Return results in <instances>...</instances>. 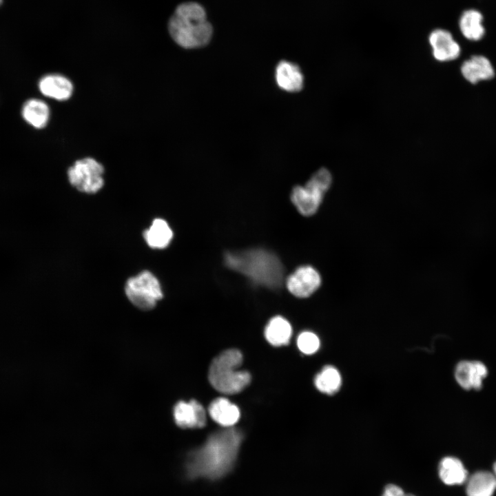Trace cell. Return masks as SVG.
Returning a JSON list of instances; mask_svg holds the SVG:
<instances>
[{
    "label": "cell",
    "mask_w": 496,
    "mask_h": 496,
    "mask_svg": "<svg viewBox=\"0 0 496 496\" xmlns=\"http://www.w3.org/2000/svg\"><path fill=\"white\" fill-rule=\"evenodd\" d=\"M104 168L96 160L87 157L76 161L68 170L70 184L79 192L94 194L104 185Z\"/></svg>",
    "instance_id": "52a82bcc"
},
{
    "label": "cell",
    "mask_w": 496,
    "mask_h": 496,
    "mask_svg": "<svg viewBox=\"0 0 496 496\" xmlns=\"http://www.w3.org/2000/svg\"><path fill=\"white\" fill-rule=\"evenodd\" d=\"M168 29L174 41L187 49L207 45L213 33L205 9L196 2L180 4L169 21Z\"/></svg>",
    "instance_id": "3957f363"
},
{
    "label": "cell",
    "mask_w": 496,
    "mask_h": 496,
    "mask_svg": "<svg viewBox=\"0 0 496 496\" xmlns=\"http://www.w3.org/2000/svg\"><path fill=\"white\" fill-rule=\"evenodd\" d=\"M3 0H0V5L2 3Z\"/></svg>",
    "instance_id": "484cf974"
},
{
    "label": "cell",
    "mask_w": 496,
    "mask_h": 496,
    "mask_svg": "<svg viewBox=\"0 0 496 496\" xmlns=\"http://www.w3.org/2000/svg\"><path fill=\"white\" fill-rule=\"evenodd\" d=\"M292 333L289 322L281 316L271 318L265 329V335L269 344L275 347L289 343Z\"/></svg>",
    "instance_id": "d6986e66"
},
{
    "label": "cell",
    "mask_w": 496,
    "mask_h": 496,
    "mask_svg": "<svg viewBox=\"0 0 496 496\" xmlns=\"http://www.w3.org/2000/svg\"><path fill=\"white\" fill-rule=\"evenodd\" d=\"M39 87L43 95L58 101L68 99L73 92L72 82L60 74L43 76L39 81Z\"/></svg>",
    "instance_id": "4fadbf2b"
},
{
    "label": "cell",
    "mask_w": 496,
    "mask_h": 496,
    "mask_svg": "<svg viewBox=\"0 0 496 496\" xmlns=\"http://www.w3.org/2000/svg\"><path fill=\"white\" fill-rule=\"evenodd\" d=\"M297 345L299 350L306 354L315 353L320 348V339L311 331H303L298 337Z\"/></svg>",
    "instance_id": "603a6c76"
},
{
    "label": "cell",
    "mask_w": 496,
    "mask_h": 496,
    "mask_svg": "<svg viewBox=\"0 0 496 496\" xmlns=\"http://www.w3.org/2000/svg\"><path fill=\"white\" fill-rule=\"evenodd\" d=\"M331 183L330 172L326 168L318 169L304 186L298 185L293 188L291 194L292 203L302 216L313 215L318 210Z\"/></svg>",
    "instance_id": "5b68a950"
},
{
    "label": "cell",
    "mask_w": 496,
    "mask_h": 496,
    "mask_svg": "<svg viewBox=\"0 0 496 496\" xmlns=\"http://www.w3.org/2000/svg\"><path fill=\"white\" fill-rule=\"evenodd\" d=\"M143 237L151 248L163 249L170 243L173 232L165 220L156 218L153 220L149 229L144 231Z\"/></svg>",
    "instance_id": "ac0fdd59"
},
{
    "label": "cell",
    "mask_w": 496,
    "mask_h": 496,
    "mask_svg": "<svg viewBox=\"0 0 496 496\" xmlns=\"http://www.w3.org/2000/svg\"><path fill=\"white\" fill-rule=\"evenodd\" d=\"M461 72L464 77L471 83L490 79L495 75L494 69L489 60L479 55L473 56L465 61L461 67Z\"/></svg>",
    "instance_id": "9a60e30c"
},
{
    "label": "cell",
    "mask_w": 496,
    "mask_h": 496,
    "mask_svg": "<svg viewBox=\"0 0 496 496\" xmlns=\"http://www.w3.org/2000/svg\"><path fill=\"white\" fill-rule=\"evenodd\" d=\"M428 41L434 58L439 61H448L457 59L460 54V47L454 40L451 33L444 29L431 32Z\"/></svg>",
    "instance_id": "8fae6325"
},
{
    "label": "cell",
    "mask_w": 496,
    "mask_h": 496,
    "mask_svg": "<svg viewBox=\"0 0 496 496\" xmlns=\"http://www.w3.org/2000/svg\"><path fill=\"white\" fill-rule=\"evenodd\" d=\"M438 473L447 485L462 484L467 480V471L462 462L455 457H445L440 461Z\"/></svg>",
    "instance_id": "2e32d148"
},
{
    "label": "cell",
    "mask_w": 496,
    "mask_h": 496,
    "mask_svg": "<svg viewBox=\"0 0 496 496\" xmlns=\"http://www.w3.org/2000/svg\"><path fill=\"white\" fill-rule=\"evenodd\" d=\"M275 79L280 88L289 92L301 90L304 76L299 66L288 61H280L276 67Z\"/></svg>",
    "instance_id": "7c38bea8"
},
{
    "label": "cell",
    "mask_w": 496,
    "mask_h": 496,
    "mask_svg": "<svg viewBox=\"0 0 496 496\" xmlns=\"http://www.w3.org/2000/svg\"><path fill=\"white\" fill-rule=\"evenodd\" d=\"M321 276L311 266L298 268L287 280V287L294 296L307 298L313 294L321 285Z\"/></svg>",
    "instance_id": "ba28073f"
},
{
    "label": "cell",
    "mask_w": 496,
    "mask_h": 496,
    "mask_svg": "<svg viewBox=\"0 0 496 496\" xmlns=\"http://www.w3.org/2000/svg\"><path fill=\"white\" fill-rule=\"evenodd\" d=\"M208 411L211 419L224 428L233 427L240 415L238 406L225 397L214 400Z\"/></svg>",
    "instance_id": "5bb4252c"
},
{
    "label": "cell",
    "mask_w": 496,
    "mask_h": 496,
    "mask_svg": "<svg viewBox=\"0 0 496 496\" xmlns=\"http://www.w3.org/2000/svg\"><path fill=\"white\" fill-rule=\"evenodd\" d=\"M493 471H494V474H495V476H496V462L494 464Z\"/></svg>",
    "instance_id": "d4e9b609"
},
{
    "label": "cell",
    "mask_w": 496,
    "mask_h": 496,
    "mask_svg": "<svg viewBox=\"0 0 496 496\" xmlns=\"http://www.w3.org/2000/svg\"><path fill=\"white\" fill-rule=\"evenodd\" d=\"M382 496H415L406 493L400 487L395 484H388L382 493Z\"/></svg>",
    "instance_id": "cb8c5ba5"
},
{
    "label": "cell",
    "mask_w": 496,
    "mask_h": 496,
    "mask_svg": "<svg viewBox=\"0 0 496 496\" xmlns=\"http://www.w3.org/2000/svg\"><path fill=\"white\" fill-rule=\"evenodd\" d=\"M482 14L474 9L464 11L459 21V29L466 39L473 41L481 39L485 30L482 25Z\"/></svg>",
    "instance_id": "ffe728a7"
},
{
    "label": "cell",
    "mask_w": 496,
    "mask_h": 496,
    "mask_svg": "<svg viewBox=\"0 0 496 496\" xmlns=\"http://www.w3.org/2000/svg\"><path fill=\"white\" fill-rule=\"evenodd\" d=\"M173 417L176 424L181 428H199L205 426L206 412L197 401L178 402L173 409Z\"/></svg>",
    "instance_id": "9c48e42d"
},
{
    "label": "cell",
    "mask_w": 496,
    "mask_h": 496,
    "mask_svg": "<svg viewBox=\"0 0 496 496\" xmlns=\"http://www.w3.org/2000/svg\"><path fill=\"white\" fill-rule=\"evenodd\" d=\"M225 265L251 282L270 289L280 287L284 269L279 258L263 249H251L227 251L224 255Z\"/></svg>",
    "instance_id": "7a4b0ae2"
},
{
    "label": "cell",
    "mask_w": 496,
    "mask_h": 496,
    "mask_svg": "<svg viewBox=\"0 0 496 496\" xmlns=\"http://www.w3.org/2000/svg\"><path fill=\"white\" fill-rule=\"evenodd\" d=\"M22 116L25 121L32 126L36 128H43L48 122L50 109L43 101L30 99L23 106Z\"/></svg>",
    "instance_id": "44dd1931"
},
{
    "label": "cell",
    "mask_w": 496,
    "mask_h": 496,
    "mask_svg": "<svg viewBox=\"0 0 496 496\" xmlns=\"http://www.w3.org/2000/svg\"><path fill=\"white\" fill-rule=\"evenodd\" d=\"M316 389L327 395L338 392L342 386V376L333 366H324L314 378Z\"/></svg>",
    "instance_id": "7402d4cb"
},
{
    "label": "cell",
    "mask_w": 496,
    "mask_h": 496,
    "mask_svg": "<svg viewBox=\"0 0 496 496\" xmlns=\"http://www.w3.org/2000/svg\"><path fill=\"white\" fill-rule=\"evenodd\" d=\"M496 490V476L488 471L473 474L466 484L467 496H493Z\"/></svg>",
    "instance_id": "e0dca14e"
},
{
    "label": "cell",
    "mask_w": 496,
    "mask_h": 496,
    "mask_svg": "<svg viewBox=\"0 0 496 496\" xmlns=\"http://www.w3.org/2000/svg\"><path fill=\"white\" fill-rule=\"evenodd\" d=\"M242 439L241 431L234 427L211 434L201 446L188 453L185 462L187 477L216 480L225 476L234 466Z\"/></svg>",
    "instance_id": "6da1fadb"
},
{
    "label": "cell",
    "mask_w": 496,
    "mask_h": 496,
    "mask_svg": "<svg viewBox=\"0 0 496 496\" xmlns=\"http://www.w3.org/2000/svg\"><path fill=\"white\" fill-rule=\"evenodd\" d=\"M242 355L240 351L231 349L224 351L211 362L208 378L211 385L224 394H236L242 391L250 382L247 371H237Z\"/></svg>",
    "instance_id": "277c9868"
},
{
    "label": "cell",
    "mask_w": 496,
    "mask_h": 496,
    "mask_svg": "<svg viewBox=\"0 0 496 496\" xmlns=\"http://www.w3.org/2000/svg\"><path fill=\"white\" fill-rule=\"evenodd\" d=\"M487 374L486 366L479 361H461L455 370L457 382L466 390L481 389L482 381Z\"/></svg>",
    "instance_id": "30bf717a"
},
{
    "label": "cell",
    "mask_w": 496,
    "mask_h": 496,
    "mask_svg": "<svg viewBox=\"0 0 496 496\" xmlns=\"http://www.w3.org/2000/svg\"><path fill=\"white\" fill-rule=\"evenodd\" d=\"M125 291L129 300L144 311L152 309L163 296L159 281L148 271L129 278Z\"/></svg>",
    "instance_id": "8992f818"
}]
</instances>
